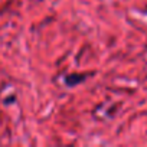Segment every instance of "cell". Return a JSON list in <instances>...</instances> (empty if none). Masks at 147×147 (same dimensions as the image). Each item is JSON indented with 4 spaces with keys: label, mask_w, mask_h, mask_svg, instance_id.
Wrapping results in <instances>:
<instances>
[]
</instances>
